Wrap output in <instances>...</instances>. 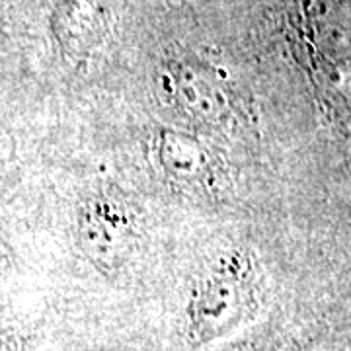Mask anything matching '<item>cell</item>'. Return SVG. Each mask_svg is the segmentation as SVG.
<instances>
[{
    "instance_id": "obj_1",
    "label": "cell",
    "mask_w": 351,
    "mask_h": 351,
    "mask_svg": "<svg viewBox=\"0 0 351 351\" xmlns=\"http://www.w3.org/2000/svg\"><path fill=\"white\" fill-rule=\"evenodd\" d=\"M260 277L252 254L228 250L215 260L195 283L188 304L186 336L203 348L230 336L258 308Z\"/></svg>"
},
{
    "instance_id": "obj_2",
    "label": "cell",
    "mask_w": 351,
    "mask_h": 351,
    "mask_svg": "<svg viewBox=\"0 0 351 351\" xmlns=\"http://www.w3.org/2000/svg\"><path fill=\"white\" fill-rule=\"evenodd\" d=\"M75 237L82 256L96 269L117 274L137 250V217L123 195L96 188L78 201Z\"/></svg>"
},
{
    "instance_id": "obj_3",
    "label": "cell",
    "mask_w": 351,
    "mask_h": 351,
    "mask_svg": "<svg viewBox=\"0 0 351 351\" xmlns=\"http://www.w3.org/2000/svg\"><path fill=\"white\" fill-rule=\"evenodd\" d=\"M166 78L176 104L195 121L223 125L228 119L232 90L219 66L197 57H184L170 63Z\"/></svg>"
},
{
    "instance_id": "obj_4",
    "label": "cell",
    "mask_w": 351,
    "mask_h": 351,
    "mask_svg": "<svg viewBox=\"0 0 351 351\" xmlns=\"http://www.w3.org/2000/svg\"><path fill=\"white\" fill-rule=\"evenodd\" d=\"M108 27L101 0H55L51 34L69 64H84L98 51Z\"/></svg>"
},
{
    "instance_id": "obj_5",
    "label": "cell",
    "mask_w": 351,
    "mask_h": 351,
    "mask_svg": "<svg viewBox=\"0 0 351 351\" xmlns=\"http://www.w3.org/2000/svg\"><path fill=\"white\" fill-rule=\"evenodd\" d=\"M154 158L162 174L176 186L203 189L215 180L213 158L205 145L178 129H160L154 135Z\"/></svg>"
}]
</instances>
